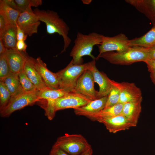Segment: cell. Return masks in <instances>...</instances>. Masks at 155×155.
Returning <instances> with one entry per match:
<instances>
[{"label":"cell","mask_w":155,"mask_h":155,"mask_svg":"<svg viewBox=\"0 0 155 155\" xmlns=\"http://www.w3.org/2000/svg\"><path fill=\"white\" fill-rule=\"evenodd\" d=\"M103 35L95 32L88 34L80 32L77 33L74 41V45L70 53L72 58L73 64L80 65L83 63V57L86 55L90 56L96 61L95 57L92 54L94 46L101 44Z\"/></svg>","instance_id":"cell-1"},{"label":"cell","mask_w":155,"mask_h":155,"mask_svg":"<svg viewBox=\"0 0 155 155\" xmlns=\"http://www.w3.org/2000/svg\"><path fill=\"white\" fill-rule=\"evenodd\" d=\"M33 11L39 20L45 23L48 34L57 33L62 37L64 44L63 49L61 53L65 52L71 42V40L68 36L70 29L66 23L60 18L57 12L53 10L36 9Z\"/></svg>","instance_id":"cell-2"},{"label":"cell","mask_w":155,"mask_h":155,"mask_svg":"<svg viewBox=\"0 0 155 155\" xmlns=\"http://www.w3.org/2000/svg\"><path fill=\"white\" fill-rule=\"evenodd\" d=\"M100 58L106 59L111 63L118 65H128L134 63L144 62L148 59V55L145 48L131 46L128 51L122 53L109 51L98 55L96 60Z\"/></svg>","instance_id":"cell-3"},{"label":"cell","mask_w":155,"mask_h":155,"mask_svg":"<svg viewBox=\"0 0 155 155\" xmlns=\"http://www.w3.org/2000/svg\"><path fill=\"white\" fill-rule=\"evenodd\" d=\"M90 65V62L76 65L71 61L65 68L57 73L60 81L59 89L67 92L73 91L78 79Z\"/></svg>","instance_id":"cell-4"},{"label":"cell","mask_w":155,"mask_h":155,"mask_svg":"<svg viewBox=\"0 0 155 155\" xmlns=\"http://www.w3.org/2000/svg\"><path fill=\"white\" fill-rule=\"evenodd\" d=\"M53 146L70 155H80L91 147L82 135L67 133L58 137Z\"/></svg>","instance_id":"cell-5"},{"label":"cell","mask_w":155,"mask_h":155,"mask_svg":"<svg viewBox=\"0 0 155 155\" xmlns=\"http://www.w3.org/2000/svg\"><path fill=\"white\" fill-rule=\"evenodd\" d=\"M37 92H24L11 96L5 106L0 111L1 116L3 117H9L14 111L38 102L40 99L37 95Z\"/></svg>","instance_id":"cell-6"},{"label":"cell","mask_w":155,"mask_h":155,"mask_svg":"<svg viewBox=\"0 0 155 155\" xmlns=\"http://www.w3.org/2000/svg\"><path fill=\"white\" fill-rule=\"evenodd\" d=\"M127 37L121 33L113 37L103 36L100 45H98L100 55L105 52L114 51L122 53L129 50L131 46L129 44Z\"/></svg>","instance_id":"cell-7"},{"label":"cell","mask_w":155,"mask_h":155,"mask_svg":"<svg viewBox=\"0 0 155 155\" xmlns=\"http://www.w3.org/2000/svg\"><path fill=\"white\" fill-rule=\"evenodd\" d=\"M92 100L80 94L70 92L55 100L54 108L56 112L67 108H72L74 109L85 105Z\"/></svg>","instance_id":"cell-8"},{"label":"cell","mask_w":155,"mask_h":155,"mask_svg":"<svg viewBox=\"0 0 155 155\" xmlns=\"http://www.w3.org/2000/svg\"><path fill=\"white\" fill-rule=\"evenodd\" d=\"M109 80L111 84L117 88L120 92L119 103L124 104L142 99L140 89L134 83L118 82L109 78Z\"/></svg>","instance_id":"cell-9"},{"label":"cell","mask_w":155,"mask_h":155,"mask_svg":"<svg viewBox=\"0 0 155 155\" xmlns=\"http://www.w3.org/2000/svg\"><path fill=\"white\" fill-rule=\"evenodd\" d=\"M92 74L89 69L85 71L78 79L73 91L80 94L92 100L97 99Z\"/></svg>","instance_id":"cell-10"},{"label":"cell","mask_w":155,"mask_h":155,"mask_svg":"<svg viewBox=\"0 0 155 155\" xmlns=\"http://www.w3.org/2000/svg\"><path fill=\"white\" fill-rule=\"evenodd\" d=\"M31 60L47 87L53 89H59L60 81L57 73L50 71L40 57L36 59L31 57Z\"/></svg>","instance_id":"cell-11"},{"label":"cell","mask_w":155,"mask_h":155,"mask_svg":"<svg viewBox=\"0 0 155 155\" xmlns=\"http://www.w3.org/2000/svg\"><path fill=\"white\" fill-rule=\"evenodd\" d=\"M40 24V21L32 10L21 13L16 22V25L29 36L37 33Z\"/></svg>","instance_id":"cell-12"},{"label":"cell","mask_w":155,"mask_h":155,"mask_svg":"<svg viewBox=\"0 0 155 155\" xmlns=\"http://www.w3.org/2000/svg\"><path fill=\"white\" fill-rule=\"evenodd\" d=\"M96 60L90 62L89 69L92 73L94 82L97 83L99 86V91H97V99L108 96L111 89L112 86L109 81V78L103 72L99 71L96 65Z\"/></svg>","instance_id":"cell-13"},{"label":"cell","mask_w":155,"mask_h":155,"mask_svg":"<svg viewBox=\"0 0 155 155\" xmlns=\"http://www.w3.org/2000/svg\"><path fill=\"white\" fill-rule=\"evenodd\" d=\"M98 121L103 123L110 132L113 133L136 126L126 117L122 115L101 119Z\"/></svg>","instance_id":"cell-14"},{"label":"cell","mask_w":155,"mask_h":155,"mask_svg":"<svg viewBox=\"0 0 155 155\" xmlns=\"http://www.w3.org/2000/svg\"><path fill=\"white\" fill-rule=\"evenodd\" d=\"M11 72L18 75L23 69L28 56L26 53L16 49H7L5 53Z\"/></svg>","instance_id":"cell-15"},{"label":"cell","mask_w":155,"mask_h":155,"mask_svg":"<svg viewBox=\"0 0 155 155\" xmlns=\"http://www.w3.org/2000/svg\"><path fill=\"white\" fill-rule=\"evenodd\" d=\"M125 1L144 14L155 25V0H126Z\"/></svg>","instance_id":"cell-16"},{"label":"cell","mask_w":155,"mask_h":155,"mask_svg":"<svg viewBox=\"0 0 155 155\" xmlns=\"http://www.w3.org/2000/svg\"><path fill=\"white\" fill-rule=\"evenodd\" d=\"M107 97L108 96L92 100L85 105L74 109V113L76 115L85 116L98 112L104 108Z\"/></svg>","instance_id":"cell-17"},{"label":"cell","mask_w":155,"mask_h":155,"mask_svg":"<svg viewBox=\"0 0 155 155\" xmlns=\"http://www.w3.org/2000/svg\"><path fill=\"white\" fill-rule=\"evenodd\" d=\"M142 99L124 104L121 115L136 126L142 111Z\"/></svg>","instance_id":"cell-18"},{"label":"cell","mask_w":155,"mask_h":155,"mask_svg":"<svg viewBox=\"0 0 155 155\" xmlns=\"http://www.w3.org/2000/svg\"><path fill=\"white\" fill-rule=\"evenodd\" d=\"M23 69L27 76L38 90L47 87L34 67L31 60V57L28 55L25 63Z\"/></svg>","instance_id":"cell-19"},{"label":"cell","mask_w":155,"mask_h":155,"mask_svg":"<svg viewBox=\"0 0 155 155\" xmlns=\"http://www.w3.org/2000/svg\"><path fill=\"white\" fill-rule=\"evenodd\" d=\"M123 104L119 103L113 106L104 108L98 112L86 115L91 120L98 121L100 120L121 115Z\"/></svg>","instance_id":"cell-20"},{"label":"cell","mask_w":155,"mask_h":155,"mask_svg":"<svg viewBox=\"0 0 155 155\" xmlns=\"http://www.w3.org/2000/svg\"><path fill=\"white\" fill-rule=\"evenodd\" d=\"M17 30L16 24L8 25L0 34V39L7 49H16Z\"/></svg>","instance_id":"cell-21"},{"label":"cell","mask_w":155,"mask_h":155,"mask_svg":"<svg viewBox=\"0 0 155 155\" xmlns=\"http://www.w3.org/2000/svg\"><path fill=\"white\" fill-rule=\"evenodd\" d=\"M130 46H140L144 48L155 47V25L142 36L129 40Z\"/></svg>","instance_id":"cell-22"},{"label":"cell","mask_w":155,"mask_h":155,"mask_svg":"<svg viewBox=\"0 0 155 155\" xmlns=\"http://www.w3.org/2000/svg\"><path fill=\"white\" fill-rule=\"evenodd\" d=\"M21 13L10 7L5 0L0 1V15L3 17L8 25L16 24Z\"/></svg>","instance_id":"cell-23"},{"label":"cell","mask_w":155,"mask_h":155,"mask_svg":"<svg viewBox=\"0 0 155 155\" xmlns=\"http://www.w3.org/2000/svg\"><path fill=\"white\" fill-rule=\"evenodd\" d=\"M3 82L10 92L11 96L25 92L21 85L18 74L11 72Z\"/></svg>","instance_id":"cell-24"},{"label":"cell","mask_w":155,"mask_h":155,"mask_svg":"<svg viewBox=\"0 0 155 155\" xmlns=\"http://www.w3.org/2000/svg\"><path fill=\"white\" fill-rule=\"evenodd\" d=\"M67 92L63 89H53L47 87L38 90L37 95L40 99L55 100L63 96Z\"/></svg>","instance_id":"cell-25"},{"label":"cell","mask_w":155,"mask_h":155,"mask_svg":"<svg viewBox=\"0 0 155 155\" xmlns=\"http://www.w3.org/2000/svg\"><path fill=\"white\" fill-rule=\"evenodd\" d=\"M18 77L24 91L26 92H36L38 90L29 78L23 69L19 73Z\"/></svg>","instance_id":"cell-26"},{"label":"cell","mask_w":155,"mask_h":155,"mask_svg":"<svg viewBox=\"0 0 155 155\" xmlns=\"http://www.w3.org/2000/svg\"><path fill=\"white\" fill-rule=\"evenodd\" d=\"M21 13L32 11V7H37L42 4L41 0H14Z\"/></svg>","instance_id":"cell-27"},{"label":"cell","mask_w":155,"mask_h":155,"mask_svg":"<svg viewBox=\"0 0 155 155\" xmlns=\"http://www.w3.org/2000/svg\"><path fill=\"white\" fill-rule=\"evenodd\" d=\"M11 97V94L4 82L0 81V111L5 106Z\"/></svg>","instance_id":"cell-28"},{"label":"cell","mask_w":155,"mask_h":155,"mask_svg":"<svg viewBox=\"0 0 155 155\" xmlns=\"http://www.w3.org/2000/svg\"><path fill=\"white\" fill-rule=\"evenodd\" d=\"M11 72L5 53L0 55V80L3 81Z\"/></svg>","instance_id":"cell-29"},{"label":"cell","mask_w":155,"mask_h":155,"mask_svg":"<svg viewBox=\"0 0 155 155\" xmlns=\"http://www.w3.org/2000/svg\"><path fill=\"white\" fill-rule=\"evenodd\" d=\"M112 86L111 89L108 96L104 108L110 107L119 103L120 92L117 88Z\"/></svg>","instance_id":"cell-30"},{"label":"cell","mask_w":155,"mask_h":155,"mask_svg":"<svg viewBox=\"0 0 155 155\" xmlns=\"http://www.w3.org/2000/svg\"><path fill=\"white\" fill-rule=\"evenodd\" d=\"M49 155H70L65 151L57 147L53 146Z\"/></svg>","instance_id":"cell-31"},{"label":"cell","mask_w":155,"mask_h":155,"mask_svg":"<svg viewBox=\"0 0 155 155\" xmlns=\"http://www.w3.org/2000/svg\"><path fill=\"white\" fill-rule=\"evenodd\" d=\"M17 26L16 38L17 41L21 40L25 41L28 36L26 35L23 31L18 25Z\"/></svg>","instance_id":"cell-32"},{"label":"cell","mask_w":155,"mask_h":155,"mask_svg":"<svg viewBox=\"0 0 155 155\" xmlns=\"http://www.w3.org/2000/svg\"><path fill=\"white\" fill-rule=\"evenodd\" d=\"M27 46L24 41L21 40L17 41L16 44V48L19 51L26 53V50Z\"/></svg>","instance_id":"cell-33"},{"label":"cell","mask_w":155,"mask_h":155,"mask_svg":"<svg viewBox=\"0 0 155 155\" xmlns=\"http://www.w3.org/2000/svg\"><path fill=\"white\" fill-rule=\"evenodd\" d=\"M148 55V59H155V47L145 48Z\"/></svg>","instance_id":"cell-34"},{"label":"cell","mask_w":155,"mask_h":155,"mask_svg":"<svg viewBox=\"0 0 155 155\" xmlns=\"http://www.w3.org/2000/svg\"><path fill=\"white\" fill-rule=\"evenodd\" d=\"M8 25L3 17L0 15V34H1Z\"/></svg>","instance_id":"cell-35"},{"label":"cell","mask_w":155,"mask_h":155,"mask_svg":"<svg viewBox=\"0 0 155 155\" xmlns=\"http://www.w3.org/2000/svg\"><path fill=\"white\" fill-rule=\"evenodd\" d=\"M5 1L6 3L11 8L21 13L14 0H5Z\"/></svg>","instance_id":"cell-36"},{"label":"cell","mask_w":155,"mask_h":155,"mask_svg":"<svg viewBox=\"0 0 155 155\" xmlns=\"http://www.w3.org/2000/svg\"><path fill=\"white\" fill-rule=\"evenodd\" d=\"M150 72V78L152 82L155 85V69L150 67L147 66Z\"/></svg>","instance_id":"cell-37"},{"label":"cell","mask_w":155,"mask_h":155,"mask_svg":"<svg viewBox=\"0 0 155 155\" xmlns=\"http://www.w3.org/2000/svg\"><path fill=\"white\" fill-rule=\"evenodd\" d=\"M144 62L146 64L147 66L150 67L155 69V59H147Z\"/></svg>","instance_id":"cell-38"},{"label":"cell","mask_w":155,"mask_h":155,"mask_svg":"<svg viewBox=\"0 0 155 155\" xmlns=\"http://www.w3.org/2000/svg\"><path fill=\"white\" fill-rule=\"evenodd\" d=\"M7 49L4 46L2 40L0 39V55L6 53Z\"/></svg>","instance_id":"cell-39"},{"label":"cell","mask_w":155,"mask_h":155,"mask_svg":"<svg viewBox=\"0 0 155 155\" xmlns=\"http://www.w3.org/2000/svg\"><path fill=\"white\" fill-rule=\"evenodd\" d=\"M93 153V150L91 147L82 153L80 155H92Z\"/></svg>","instance_id":"cell-40"},{"label":"cell","mask_w":155,"mask_h":155,"mask_svg":"<svg viewBox=\"0 0 155 155\" xmlns=\"http://www.w3.org/2000/svg\"><path fill=\"white\" fill-rule=\"evenodd\" d=\"M92 0H83L82 1L83 4H85L88 5L91 3L92 1Z\"/></svg>","instance_id":"cell-41"}]
</instances>
